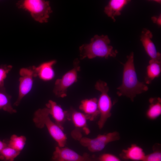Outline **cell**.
<instances>
[{"instance_id": "obj_1", "label": "cell", "mask_w": 161, "mask_h": 161, "mask_svg": "<svg viewBox=\"0 0 161 161\" xmlns=\"http://www.w3.org/2000/svg\"><path fill=\"white\" fill-rule=\"evenodd\" d=\"M127 60L123 64L121 84L117 88L119 96H126L133 101L136 95L147 91L148 86L138 79L134 64V55L131 52L127 56Z\"/></svg>"}, {"instance_id": "obj_2", "label": "cell", "mask_w": 161, "mask_h": 161, "mask_svg": "<svg viewBox=\"0 0 161 161\" xmlns=\"http://www.w3.org/2000/svg\"><path fill=\"white\" fill-rule=\"evenodd\" d=\"M110 43V40L107 35H95L91 39L89 43L83 44L80 47V59L115 57L118 52L109 45Z\"/></svg>"}, {"instance_id": "obj_3", "label": "cell", "mask_w": 161, "mask_h": 161, "mask_svg": "<svg viewBox=\"0 0 161 161\" xmlns=\"http://www.w3.org/2000/svg\"><path fill=\"white\" fill-rule=\"evenodd\" d=\"M49 116L46 107L39 109L34 113L33 121L38 128L46 127L51 136L57 143L58 146L64 147L66 143L67 137L63 129L52 121Z\"/></svg>"}, {"instance_id": "obj_4", "label": "cell", "mask_w": 161, "mask_h": 161, "mask_svg": "<svg viewBox=\"0 0 161 161\" xmlns=\"http://www.w3.org/2000/svg\"><path fill=\"white\" fill-rule=\"evenodd\" d=\"M18 7L28 12L32 18L41 23L47 22L52 11L49 1L43 0H24L17 4Z\"/></svg>"}, {"instance_id": "obj_5", "label": "cell", "mask_w": 161, "mask_h": 161, "mask_svg": "<svg viewBox=\"0 0 161 161\" xmlns=\"http://www.w3.org/2000/svg\"><path fill=\"white\" fill-rule=\"evenodd\" d=\"M95 89L100 92L97 104L100 118L97 123L99 128L102 129L108 119L111 115L112 103L108 93L109 88L107 83L100 80L95 85Z\"/></svg>"}, {"instance_id": "obj_6", "label": "cell", "mask_w": 161, "mask_h": 161, "mask_svg": "<svg viewBox=\"0 0 161 161\" xmlns=\"http://www.w3.org/2000/svg\"><path fill=\"white\" fill-rule=\"evenodd\" d=\"M79 63L78 59H75L72 69L65 73L61 78L56 80L53 92L57 97H66L68 89L77 81L78 73L80 70Z\"/></svg>"}, {"instance_id": "obj_7", "label": "cell", "mask_w": 161, "mask_h": 161, "mask_svg": "<svg viewBox=\"0 0 161 161\" xmlns=\"http://www.w3.org/2000/svg\"><path fill=\"white\" fill-rule=\"evenodd\" d=\"M120 138L119 133L114 131L105 134H99L93 138L81 137L79 140L80 144L93 152L102 150L109 143L118 140Z\"/></svg>"}, {"instance_id": "obj_8", "label": "cell", "mask_w": 161, "mask_h": 161, "mask_svg": "<svg viewBox=\"0 0 161 161\" xmlns=\"http://www.w3.org/2000/svg\"><path fill=\"white\" fill-rule=\"evenodd\" d=\"M18 95L14 105L17 106L22 99L31 90L34 78L36 77L33 66L21 68L19 71Z\"/></svg>"}, {"instance_id": "obj_9", "label": "cell", "mask_w": 161, "mask_h": 161, "mask_svg": "<svg viewBox=\"0 0 161 161\" xmlns=\"http://www.w3.org/2000/svg\"><path fill=\"white\" fill-rule=\"evenodd\" d=\"M86 154L80 155L67 147L57 146L52 157V161H91Z\"/></svg>"}, {"instance_id": "obj_10", "label": "cell", "mask_w": 161, "mask_h": 161, "mask_svg": "<svg viewBox=\"0 0 161 161\" xmlns=\"http://www.w3.org/2000/svg\"><path fill=\"white\" fill-rule=\"evenodd\" d=\"M152 37L151 32L149 30L144 28L141 32L140 41L146 52L150 57V60L161 62V54L157 51L152 41Z\"/></svg>"}, {"instance_id": "obj_11", "label": "cell", "mask_w": 161, "mask_h": 161, "mask_svg": "<svg viewBox=\"0 0 161 161\" xmlns=\"http://www.w3.org/2000/svg\"><path fill=\"white\" fill-rule=\"evenodd\" d=\"M46 106L49 115L52 116L55 122L63 129V123L68 119V112L64 110L60 106L52 100H49Z\"/></svg>"}, {"instance_id": "obj_12", "label": "cell", "mask_w": 161, "mask_h": 161, "mask_svg": "<svg viewBox=\"0 0 161 161\" xmlns=\"http://www.w3.org/2000/svg\"><path fill=\"white\" fill-rule=\"evenodd\" d=\"M79 108L87 120H93L99 115L97 99L96 98L83 100L80 102Z\"/></svg>"}, {"instance_id": "obj_13", "label": "cell", "mask_w": 161, "mask_h": 161, "mask_svg": "<svg viewBox=\"0 0 161 161\" xmlns=\"http://www.w3.org/2000/svg\"><path fill=\"white\" fill-rule=\"evenodd\" d=\"M56 62V61L52 60L42 63L37 66H33L36 77L44 81L52 80L55 76L53 66Z\"/></svg>"}, {"instance_id": "obj_14", "label": "cell", "mask_w": 161, "mask_h": 161, "mask_svg": "<svg viewBox=\"0 0 161 161\" xmlns=\"http://www.w3.org/2000/svg\"><path fill=\"white\" fill-rule=\"evenodd\" d=\"M145 155L143 150L134 144L123 150L120 154L123 159L134 161H143Z\"/></svg>"}, {"instance_id": "obj_15", "label": "cell", "mask_w": 161, "mask_h": 161, "mask_svg": "<svg viewBox=\"0 0 161 161\" xmlns=\"http://www.w3.org/2000/svg\"><path fill=\"white\" fill-rule=\"evenodd\" d=\"M130 1L127 0H111L105 7L104 12L107 16L115 21V18L121 14L124 7Z\"/></svg>"}, {"instance_id": "obj_16", "label": "cell", "mask_w": 161, "mask_h": 161, "mask_svg": "<svg viewBox=\"0 0 161 161\" xmlns=\"http://www.w3.org/2000/svg\"><path fill=\"white\" fill-rule=\"evenodd\" d=\"M68 113V119H71L77 128L82 129L86 133L89 131L87 127V117L82 112L72 110Z\"/></svg>"}, {"instance_id": "obj_17", "label": "cell", "mask_w": 161, "mask_h": 161, "mask_svg": "<svg viewBox=\"0 0 161 161\" xmlns=\"http://www.w3.org/2000/svg\"><path fill=\"white\" fill-rule=\"evenodd\" d=\"M161 71V62L150 60L146 68L145 83H150L154 79L160 76Z\"/></svg>"}, {"instance_id": "obj_18", "label": "cell", "mask_w": 161, "mask_h": 161, "mask_svg": "<svg viewBox=\"0 0 161 161\" xmlns=\"http://www.w3.org/2000/svg\"><path fill=\"white\" fill-rule=\"evenodd\" d=\"M149 102L150 105L146 115L148 119L155 120L161 114V99L159 97L151 98Z\"/></svg>"}, {"instance_id": "obj_19", "label": "cell", "mask_w": 161, "mask_h": 161, "mask_svg": "<svg viewBox=\"0 0 161 161\" xmlns=\"http://www.w3.org/2000/svg\"><path fill=\"white\" fill-rule=\"evenodd\" d=\"M11 97V96L6 92L4 86L0 87V110H3L10 114L16 112V110L12 106Z\"/></svg>"}, {"instance_id": "obj_20", "label": "cell", "mask_w": 161, "mask_h": 161, "mask_svg": "<svg viewBox=\"0 0 161 161\" xmlns=\"http://www.w3.org/2000/svg\"><path fill=\"white\" fill-rule=\"evenodd\" d=\"M26 140V138L24 136L13 134L10 137L7 145L20 152L25 146Z\"/></svg>"}, {"instance_id": "obj_21", "label": "cell", "mask_w": 161, "mask_h": 161, "mask_svg": "<svg viewBox=\"0 0 161 161\" xmlns=\"http://www.w3.org/2000/svg\"><path fill=\"white\" fill-rule=\"evenodd\" d=\"M20 152L7 145L0 152V160L2 161H13Z\"/></svg>"}, {"instance_id": "obj_22", "label": "cell", "mask_w": 161, "mask_h": 161, "mask_svg": "<svg viewBox=\"0 0 161 161\" xmlns=\"http://www.w3.org/2000/svg\"><path fill=\"white\" fill-rule=\"evenodd\" d=\"M12 67L11 65L5 64L0 66V87L4 86L5 80Z\"/></svg>"}, {"instance_id": "obj_23", "label": "cell", "mask_w": 161, "mask_h": 161, "mask_svg": "<svg viewBox=\"0 0 161 161\" xmlns=\"http://www.w3.org/2000/svg\"><path fill=\"white\" fill-rule=\"evenodd\" d=\"M153 152L146 155L143 161H161V152L154 147Z\"/></svg>"}, {"instance_id": "obj_24", "label": "cell", "mask_w": 161, "mask_h": 161, "mask_svg": "<svg viewBox=\"0 0 161 161\" xmlns=\"http://www.w3.org/2000/svg\"><path fill=\"white\" fill-rule=\"evenodd\" d=\"M99 161H121L115 155L110 153H105L101 155L99 158Z\"/></svg>"}, {"instance_id": "obj_25", "label": "cell", "mask_w": 161, "mask_h": 161, "mask_svg": "<svg viewBox=\"0 0 161 161\" xmlns=\"http://www.w3.org/2000/svg\"><path fill=\"white\" fill-rule=\"evenodd\" d=\"M151 20L153 22L156 24L158 25H161V15L158 16H154L152 17Z\"/></svg>"}, {"instance_id": "obj_26", "label": "cell", "mask_w": 161, "mask_h": 161, "mask_svg": "<svg viewBox=\"0 0 161 161\" xmlns=\"http://www.w3.org/2000/svg\"><path fill=\"white\" fill-rule=\"evenodd\" d=\"M7 146V143L0 140V152L6 147Z\"/></svg>"}]
</instances>
